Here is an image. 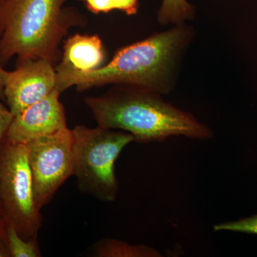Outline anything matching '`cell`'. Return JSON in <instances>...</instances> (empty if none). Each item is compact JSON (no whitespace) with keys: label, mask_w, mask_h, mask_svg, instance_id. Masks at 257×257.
I'll use <instances>...</instances> for the list:
<instances>
[{"label":"cell","mask_w":257,"mask_h":257,"mask_svg":"<svg viewBox=\"0 0 257 257\" xmlns=\"http://www.w3.org/2000/svg\"><path fill=\"white\" fill-rule=\"evenodd\" d=\"M196 31L187 23L173 25L117 50L111 60L88 72L56 69V89L62 94L75 86L77 91L113 84L147 88L170 94L177 86L184 57Z\"/></svg>","instance_id":"6da1fadb"},{"label":"cell","mask_w":257,"mask_h":257,"mask_svg":"<svg viewBox=\"0 0 257 257\" xmlns=\"http://www.w3.org/2000/svg\"><path fill=\"white\" fill-rule=\"evenodd\" d=\"M162 94L147 88L114 85L84 103L98 126L131 134L139 143H162L172 137L211 140V127L194 115L167 102Z\"/></svg>","instance_id":"7a4b0ae2"},{"label":"cell","mask_w":257,"mask_h":257,"mask_svg":"<svg viewBox=\"0 0 257 257\" xmlns=\"http://www.w3.org/2000/svg\"><path fill=\"white\" fill-rule=\"evenodd\" d=\"M67 0H0V64L43 59L55 63L59 45L84 17Z\"/></svg>","instance_id":"3957f363"},{"label":"cell","mask_w":257,"mask_h":257,"mask_svg":"<svg viewBox=\"0 0 257 257\" xmlns=\"http://www.w3.org/2000/svg\"><path fill=\"white\" fill-rule=\"evenodd\" d=\"M72 131L74 175L79 189L102 202H114L119 192L115 163L135 138L122 130L98 125L94 128L77 125Z\"/></svg>","instance_id":"277c9868"},{"label":"cell","mask_w":257,"mask_h":257,"mask_svg":"<svg viewBox=\"0 0 257 257\" xmlns=\"http://www.w3.org/2000/svg\"><path fill=\"white\" fill-rule=\"evenodd\" d=\"M0 204L4 216L25 239H37L42 225L27 145L7 140L0 148Z\"/></svg>","instance_id":"5b68a950"},{"label":"cell","mask_w":257,"mask_h":257,"mask_svg":"<svg viewBox=\"0 0 257 257\" xmlns=\"http://www.w3.org/2000/svg\"><path fill=\"white\" fill-rule=\"evenodd\" d=\"M37 207L41 210L74 175L73 134L68 127L27 144Z\"/></svg>","instance_id":"8992f818"},{"label":"cell","mask_w":257,"mask_h":257,"mask_svg":"<svg viewBox=\"0 0 257 257\" xmlns=\"http://www.w3.org/2000/svg\"><path fill=\"white\" fill-rule=\"evenodd\" d=\"M56 84L57 72L50 61L17 62L14 70L5 72V99L15 116L48 96L56 89Z\"/></svg>","instance_id":"52a82bcc"},{"label":"cell","mask_w":257,"mask_h":257,"mask_svg":"<svg viewBox=\"0 0 257 257\" xmlns=\"http://www.w3.org/2000/svg\"><path fill=\"white\" fill-rule=\"evenodd\" d=\"M60 94L55 89L41 101L15 116L7 140L27 145L35 139L67 128L65 111L60 101Z\"/></svg>","instance_id":"ba28073f"},{"label":"cell","mask_w":257,"mask_h":257,"mask_svg":"<svg viewBox=\"0 0 257 257\" xmlns=\"http://www.w3.org/2000/svg\"><path fill=\"white\" fill-rule=\"evenodd\" d=\"M105 49L98 35L75 34L64 42L63 55L56 69L92 72L104 65Z\"/></svg>","instance_id":"9c48e42d"},{"label":"cell","mask_w":257,"mask_h":257,"mask_svg":"<svg viewBox=\"0 0 257 257\" xmlns=\"http://www.w3.org/2000/svg\"><path fill=\"white\" fill-rule=\"evenodd\" d=\"M95 257H162L163 255L146 244H133L121 240L104 238L96 241L90 249Z\"/></svg>","instance_id":"30bf717a"},{"label":"cell","mask_w":257,"mask_h":257,"mask_svg":"<svg viewBox=\"0 0 257 257\" xmlns=\"http://www.w3.org/2000/svg\"><path fill=\"white\" fill-rule=\"evenodd\" d=\"M0 236L6 245L10 257L42 256L37 239H24L13 223L5 216L0 219Z\"/></svg>","instance_id":"8fae6325"},{"label":"cell","mask_w":257,"mask_h":257,"mask_svg":"<svg viewBox=\"0 0 257 257\" xmlns=\"http://www.w3.org/2000/svg\"><path fill=\"white\" fill-rule=\"evenodd\" d=\"M195 15V7L187 0H162L157 21L162 26L182 25L192 20Z\"/></svg>","instance_id":"7c38bea8"},{"label":"cell","mask_w":257,"mask_h":257,"mask_svg":"<svg viewBox=\"0 0 257 257\" xmlns=\"http://www.w3.org/2000/svg\"><path fill=\"white\" fill-rule=\"evenodd\" d=\"M213 229L215 231H231L257 235V214L214 225Z\"/></svg>","instance_id":"4fadbf2b"},{"label":"cell","mask_w":257,"mask_h":257,"mask_svg":"<svg viewBox=\"0 0 257 257\" xmlns=\"http://www.w3.org/2000/svg\"><path fill=\"white\" fill-rule=\"evenodd\" d=\"M14 118L15 115L10 111L9 107L0 102V148L8 138V132Z\"/></svg>","instance_id":"5bb4252c"},{"label":"cell","mask_w":257,"mask_h":257,"mask_svg":"<svg viewBox=\"0 0 257 257\" xmlns=\"http://www.w3.org/2000/svg\"><path fill=\"white\" fill-rule=\"evenodd\" d=\"M89 12L94 15L108 14L114 10L111 0H81Z\"/></svg>","instance_id":"9a60e30c"},{"label":"cell","mask_w":257,"mask_h":257,"mask_svg":"<svg viewBox=\"0 0 257 257\" xmlns=\"http://www.w3.org/2000/svg\"><path fill=\"white\" fill-rule=\"evenodd\" d=\"M114 10H119L128 16L138 14L140 4L139 0H111Z\"/></svg>","instance_id":"2e32d148"},{"label":"cell","mask_w":257,"mask_h":257,"mask_svg":"<svg viewBox=\"0 0 257 257\" xmlns=\"http://www.w3.org/2000/svg\"><path fill=\"white\" fill-rule=\"evenodd\" d=\"M6 70L3 68L0 64V99H5L4 95V79Z\"/></svg>","instance_id":"e0dca14e"},{"label":"cell","mask_w":257,"mask_h":257,"mask_svg":"<svg viewBox=\"0 0 257 257\" xmlns=\"http://www.w3.org/2000/svg\"><path fill=\"white\" fill-rule=\"evenodd\" d=\"M0 257H10L9 251L6 247L4 241L0 236Z\"/></svg>","instance_id":"ac0fdd59"},{"label":"cell","mask_w":257,"mask_h":257,"mask_svg":"<svg viewBox=\"0 0 257 257\" xmlns=\"http://www.w3.org/2000/svg\"><path fill=\"white\" fill-rule=\"evenodd\" d=\"M3 216H4V211H3L1 204H0V219H1L2 217H3Z\"/></svg>","instance_id":"d6986e66"}]
</instances>
